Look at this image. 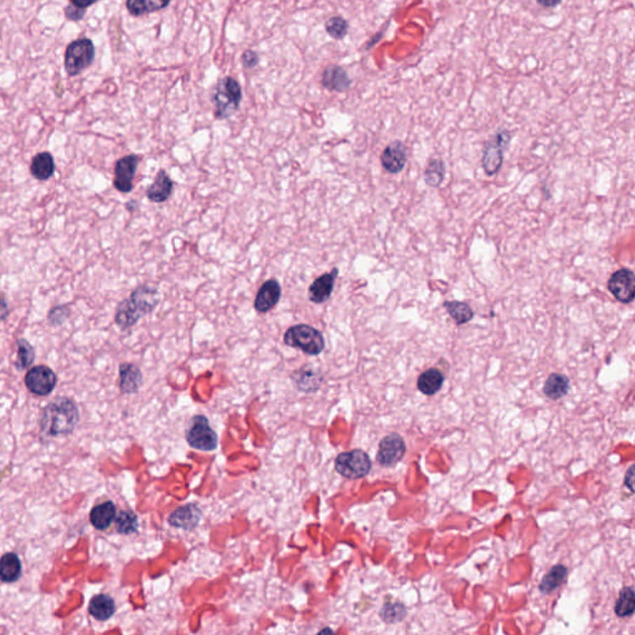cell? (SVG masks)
I'll list each match as a JSON object with an SVG mask.
<instances>
[{
	"instance_id": "cell-1",
	"label": "cell",
	"mask_w": 635,
	"mask_h": 635,
	"mask_svg": "<svg viewBox=\"0 0 635 635\" xmlns=\"http://www.w3.org/2000/svg\"><path fill=\"white\" fill-rule=\"evenodd\" d=\"M80 420L79 408L69 397H59L44 408L40 417V428L50 436H65L75 429Z\"/></svg>"
},
{
	"instance_id": "cell-2",
	"label": "cell",
	"mask_w": 635,
	"mask_h": 635,
	"mask_svg": "<svg viewBox=\"0 0 635 635\" xmlns=\"http://www.w3.org/2000/svg\"><path fill=\"white\" fill-rule=\"evenodd\" d=\"M211 102L214 106L215 117L218 119L232 117L239 111L242 102L240 83L232 77L221 79L213 88Z\"/></svg>"
},
{
	"instance_id": "cell-3",
	"label": "cell",
	"mask_w": 635,
	"mask_h": 635,
	"mask_svg": "<svg viewBox=\"0 0 635 635\" xmlns=\"http://www.w3.org/2000/svg\"><path fill=\"white\" fill-rule=\"evenodd\" d=\"M283 342L287 347L299 349L312 356L319 355L326 349L323 333L308 324L290 326L284 334Z\"/></svg>"
},
{
	"instance_id": "cell-4",
	"label": "cell",
	"mask_w": 635,
	"mask_h": 635,
	"mask_svg": "<svg viewBox=\"0 0 635 635\" xmlns=\"http://www.w3.org/2000/svg\"><path fill=\"white\" fill-rule=\"evenodd\" d=\"M95 56L96 48L90 39H77L72 41L65 53V69L67 75H80L83 69L93 64Z\"/></svg>"
},
{
	"instance_id": "cell-5",
	"label": "cell",
	"mask_w": 635,
	"mask_h": 635,
	"mask_svg": "<svg viewBox=\"0 0 635 635\" xmlns=\"http://www.w3.org/2000/svg\"><path fill=\"white\" fill-rule=\"evenodd\" d=\"M512 140V134L507 129L499 131L491 135L484 145L481 164L486 175L494 176L500 171L504 163V152L507 149Z\"/></svg>"
},
{
	"instance_id": "cell-6",
	"label": "cell",
	"mask_w": 635,
	"mask_h": 635,
	"mask_svg": "<svg viewBox=\"0 0 635 635\" xmlns=\"http://www.w3.org/2000/svg\"><path fill=\"white\" fill-rule=\"evenodd\" d=\"M373 467L368 453L361 449H354L350 452L339 454L335 460V469L349 479H360L370 473Z\"/></svg>"
},
{
	"instance_id": "cell-7",
	"label": "cell",
	"mask_w": 635,
	"mask_h": 635,
	"mask_svg": "<svg viewBox=\"0 0 635 635\" xmlns=\"http://www.w3.org/2000/svg\"><path fill=\"white\" fill-rule=\"evenodd\" d=\"M189 444L199 450L210 452L218 447V436L214 429L208 426V422L203 416L194 417L187 432Z\"/></svg>"
},
{
	"instance_id": "cell-8",
	"label": "cell",
	"mask_w": 635,
	"mask_h": 635,
	"mask_svg": "<svg viewBox=\"0 0 635 635\" xmlns=\"http://www.w3.org/2000/svg\"><path fill=\"white\" fill-rule=\"evenodd\" d=\"M58 376L53 368L46 365L34 366L25 375L27 390L36 396H48L55 390Z\"/></svg>"
},
{
	"instance_id": "cell-9",
	"label": "cell",
	"mask_w": 635,
	"mask_h": 635,
	"mask_svg": "<svg viewBox=\"0 0 635 635\" xmlns=\"http://www.w3.org/2000/svg\"><path fill=\"white\" fill-rule=\"evenodd\" d=\"M608 290L622 305H630L635 298L634 273L628 268H622L609 278Z\"/></svg>"
},
{
	"instance_id": "cell-10",
	"label": "cell",
	"mask_w": 635,
	"mask_h": 635,
	"mask_svg": "<svg viewBox=\"0 0 635 635\" xmlns=\"http://www.w3.org/2000/svg\"><path fill=\"white\" fill-rule=\"evenodd\" d=\"M139 158L137 154H129L123 156L116 161L114 166V178H113V187H116L122 194H128L134 187V176L138 169Z\"/></svg>"
},
{
	"instance_id": "cell-11",
	"label": "cell",
	"mask_w": 635,
	"mask_h": 635,
	"mask_svg": "<svg viewBox=\"0 0 635 635\" xmlns=\"http://www.w3.org/2000/svg\"><path fill=\"white\" fill-rule=\"evenodd\" d=\"M131 302L142 316L150 314L161 302L159 289L154 283H142L131 294Z\"/></svg>"
},
{
	"instance_id": "cell-12",
	"label": "cell",
	"mask_w": 635,
	"mask_h": 635,
	"mask_svg": "<svg viewBox=\"0 0 635 635\" xmlns=\"http://www.w3.org/2000/svg\"><path fill=\"white\" fill-rule=\"evenodd\" d=\"M406 443L403 438L399 434H390L380 442L379 452L376 460L385 467L396 464L400 462L406 453Z\"/></svg>"
},
{
	"instance_id": "cell-13",
	"label": "cell",
	"mask_w": 635,
	"mask_h": 635,
	"mask_svg": "<svg viewBox=\"0 0 635 635\" xmlns=\"http://www.w3.org/2000/svg\"><path fill=\"white\" fill-rule=\"evenodd\" d=\"M339 276V269L333 268L330 272L321 274L313 281L308 288V298L312 303L323 305L326 300H329L335 287V282Z\"/></svg>"
},
{
	"instance_id": "cell-14",
	"label": "cell",
	"mask_w": 635,
	"mask_h": 635,
	"mask_svg": "<svg viewBox=\"0 0 635 635\" xmlns=\"http://www.w3.org/2000/svg\"><path fill=\"white\" fill-rule=\"evenodd\" d=\"M282 297V287L277 279H268L262 284L261 288L257 292L255 298V310L260 314L268 313L278 305L279 299Z\"/></svg>"
},
{
	"instance_id": "cell-15",
	"label": "cell",
	"mask_w": 635,
	"mask_h": 635,
	"mask_svg": "<svg viewBox=\"0 0 635 635\" xmlns=\"http://www.w3.org/2000/svg\"><path fill=\"white\" fill-rule=\"evenodd\" d=\"M381 164L390 174H399L405 169L407 163V149L401 140H394L386 145L381 154Z\"/></svg>"
},
{
	"instance_id": "cell-16",
	"label": "cell",
	"mask_w": 635,
	"mask_h": 635,
	"mask_svg": "<svg viewBox=\"0 0 635 635\" xmlns=\"http://www.w3.org/2000/svg\"><path fill=\"white\" fill-rule=\"evenodd\" d=\"M174 192V182L164 169L158 171L154 182L147 189V198L152 203H163L169 200Z\"/></svg>"
},
{
	"instance_id": "cell-17",
	"label": "cell",
	"mask_w": 635,
	"mask_h": 635,
	"mask_svg": "<svg viewBox=\"0 0 635 635\" xmlns=\"http://www.w3.org/2000/svg\"><path fill=\"white\" fill-rule=\"evenodd\" d=\"M321 85L330 91L344 92L350 88L352 80L345 69L337 65H331L324 69L321 75Z\"/></svg>"
},
{
	"instance_id": "cell-18",
	"label": "cell",
	"mask_w": 635,
	"mask_h": 635,
	"mask_svg": "<svg viewBox=\"0 0 635 635\" xmlns=\"http://www.w3.org/2000/svg\"><path fill=\"white\" fill-rule=\"evenodd\" d=\"M30 173L32 178H35L39 182H46L50 178H53L55 173L53 154L50 152H41L35 155L30 163Z\"/></svg>"
},
{
	"instance_id": "cell-19",
	"label": "cell",
	"mask_w": 635,
	"mask_h": 635,
	"mask_svg": "<svg viewBox=\"0 0 635 635\" xmlns=\"http://www.w3.org/2000/svg\"><path fill=\"white\" fill-rule=\"evenodd\" d=\"M22 561L15 552H6L0 557V581L14 583L22 577Z\"/></svg>"
},
{
	"instance_id": "cell-20",
	"label": "cell",
	"mask_w": 635,
	"mask_h": 635,
	"mask_svg": "<svg viewBox=\"0 0 635 635\" xmlns=\"http://www.w3.org/2000/svg\"><path fill=\"white\" fill-rule=\"evenodd\" d=\"M140 318H142V315L139 314L138 310L135 309L131 299H123L122 302L117 305L116 314H114V323L122 330H128L138 323Z\"/></svg>"
},
{
	"instance_id": "cell-21",
	"label": "cell",
	"mask_w": 635,
	"mask_h": 635,
	"mask_svg": "<svg viewBox=\"0 0 635 635\" xmlns=\"http://www.w3.org/2000/svg\"><path fill=\"white\" fill-rule=\"evenodd\" d=\"M88 613L97 620H108L116 613V603L108 594H97L90 601Z\"/></svg>"
},
{
	"instance_id": "cell-22",
	"label": "cell",
	"mask_w": 635,
	"mask_h": 635,
	"mask_svg": "<svg viewBox=\"0 0 635 635\" xmlns=\"http://www.w3.org/2000/svg\"><path fill=\"white\" fill-rule=\"evenodd\" d=\"M116 516H117L116 505L112 502H105L92 509L90 521L92 526H95L97 530H106L111 526Z\"/></svg>"
},
{
	"instance_id": "cell-23",
	"label": "cell",
	"mask_w": 635,
	"mask_h": 635,
	"mask_svg": "<svg viewBox=\"0 0 635 635\" xmlns=\"http://www.w3.org/2000/svg\"><path fill=\"white\" fill-rule=\"evenodd\" d=\"M142 384V373L133 363H124L119 366V386L124 394H133Z\"/></svg>"
},
{
	"instance_id": "cell-24",
	"label": "cell",
	"mask_w": 635,
	"mask_h": 635,
	"mask_svg": "<svg viewBox=\"0 0 635 635\" xmlns=\"http://www.w3.org/2000/svg\"><path fill=\"white\" fill-rule=\"evenodd\" d=\"M444 375L438 368H428L420 375L417 380V387L423 395L433 396L442 389Z\"/></svg>"
},
{
	"instance_id": "cell-25",
	"label": "cell",
	"mask_w": 635,
	"mask_h": 635,
	"mask_svg": "<svg viewBox=\"0 0 635 635\" xmlns=\"http://www.w3.org/2000/svg\"><path fill=\"white\" fill-rule=\"evenodd\" d=\"M200 521V510L195 505L179 507L169 518V523L176 528H195Z\"/></svg>"
},
{
	"instance_id": "cell-26",
	"label": "cell",
	"mask_w": 635,
	"mask_h": 635,
	"mask_svg": "<svg viewBox=\"0 0 635 635\" xmlns=\"http://www.w3.org/2000/svg\"><path fill=\"white\" fill-rule=\"evenodd\" d=\"M570 380L562 374H551L544 385V394L551 400H560L568 394Z\"/></svg>"
},
{
	"instance_id": "cell-27",
	"label": "cell",
	"mask_w": 635,
	"mask_h": 635,
	"mask_svg": "<svg viewBox=\"0 0 635 635\" xmlns=\"http://www.w3.org/2000/svg\"><path fill=\"white\" fill-rule=\"evenodd\" d=\"M443 305L457 326H464L474 318V312L472 309V307L465 302L449 300V302H446Z\"/></svg>"
},
{
	"instance_id": "cell-28",
	"label": "cell",
	"mask_w": 635,
	"mask_h": 635,
	"mask_svg": "<svg viewBox=\"0 0 635 635\" xmlns=\"http://www.w3.org/2000/svg\"><path fill=\"white\" fill-rule=\"evenodd\" d=\"M567 573L568 571L563 565L552 567L550 572L542 578V581L540 583V591L544 594L554 592L555 589L562 586V583L566 580Z\"/></svg>"
},
{
	"instance_id": "cell-29",
	"label": "cell",
	"mask_w": 635,
	"mask_h": 635,
	"mask_svg": "<svg viewBox=\"0 0 635 635\" xmlns=\"http://www.w3.org/2000/svg\"><path fill=\"white\" fill-rule=\"evenodd\" d=\"M18 352H16L15 366L18 370H25L30 368L35 361V349L27 339H19L16 342Z\"/></svg>"
},
{
	"instance_id": "cell-30",
	"label": "cell",
	"mask_w": 635,
	"mask_h": 635,
	"mask_svg": "<svg viewBox=\"0 0 635 635\" xmlns=\"http://www.w3.org/2000/svg\"><path fill=\"white\" fill-rule=\"evenodd\" d=\"M634 608L635 597L633 588H623V589L620 591V597H618L617 602H615L614 612H615V614H617L618 617H620V618H624V617H629V615L634 613Z\"/></svg>"
},
{
	"instance_id": "cell-31",
	"label": "cell",
	"mask_w": 635,
	"mask_h": 635,
	"mask_svg": "<svg viewBox=\"0 0 635 635\" xmlns=\"http://www.w3.org/2000/svg\"><path fill=\"white\" fill-rule=\"evenodd\" d=\"M446 176V166L442 159H431L425 171V182L427 185L437 187L442 184Z\"/></svg>"
},
{
	"instance_id": "cell-32",
	"label": "cell",
	"mask_w": 635,
	"mask_h": 635,
	"mask_svg": "<svg viewBox=\"0 0 635 635\" xmlns=\"http://www.w3.org/2000/svg\"><path fill=\"white\" fill-rule=\"evenodd\" d=\"M114 520H116V530L119 534H134L138 530V518L131 510H123Z\"/></svg>"
},
{
	"instance_id": "cell-33",
	"label": "cell",
	"mask_w": 635,
	"mask_h": 635,
	"mask_svg": "<svg viewBox=\"0 0 635 635\" xmlns=\"http://www.w3.org/2000/svg\"><path fill=\"white\" fill-rule=\"evenodd\" d=\"M326 30L331 38L342 40L349 32V22L342 16H333L326 22Z\"/></svg>"
},
{
	"instance_id": "cell-34",
	"label": "cell",
	"mask_w": 635,
	"mask_h": 635,
	"mask_svg": "<svg viewBox=\"0 0 635 635\" xmlns=\"http://www.w3.org/2000/svg\"><path fill=\"white\" fill-rule=\"evenodd\" d=\"M69 318V307L67 305H56L48 312V321L50 326H62Z\"/></svg>"
},
{
	"instance_id": "cell-35",
	"label": "cell",
	"mask_w": 635,
	"mask_h": 635,
	"mask_svg": "<svg viewBox=\"0 0 635 635\" xmlns=\"http://www.w3.org/2000/svg\"><path fill=\"white\" fill-rule=\"evenodd\" d=\"M126 6H127V11H129L131 15L140 16L145 15V14L148 13L145 0H127Z\"/></svg>"
},
{
	"instance_id": "cell-36",
	"label": "cell",
	"mask_w": 635,
	"mask_h": 635,
	"mask_svg": "<svg viewBox=\"0 0 635 635\" xmlns=\"http://www.w3.org/2000/svg\"><path fill=\"white\" fill-rule=\"evenodd\" d=\"M85 13L86 9H81L79 6H72V4H69V6L65 8V16H66L67 20H71V22L82 20V18L85 16Z\"/></svg>"
},
{
	"instance_id": "cell-37",
	"label": "cell",
	"mask_w": 635,
	"mask_h": 635,
	"mask_svg": "<svg viewBox=\"0 0 635 635\" xmlns=\"http://www.w3.org/2000/svg\"><path fill=\"white\" fill-rule=\"evenodd\" d=\"M258 61H260L258 54L253 50H246L245 53L242 54V64H243L246 69L256 67Z\"/></svg>"
},
{
	"instance_id": "cell-38",
	"label": "cell",
	"mask_w": 635,
	"mask_h": 635,
	"mask_svg": "<svg viewBox=\"0 0 635 635\" xmlns=\"http://www.w3.org/2000/svg\"><path fill=\"white\" fill-rule=\"evenodd\" d=\"M148 13L159 11L171 4V0H145Z\"/></svg>"
},
{
	"instance_id": "cell-39",
	"label": "cell",
	"mask_w": 635,
	"mask_h": 635,
	"mask_svg": "<svg viewBox=\"0 0 635 635\" xmlns=\"http://www.w3.org/2000/svg\"><path fill=\"white\" fill-rule=\"evenodd\" d=\"M9 314H11V308H9V305H8L6 295L0 293V323L6 321Z\"/></svg>"
},
{
	"instance_id": "cell-40",
	"label": "cell",
	"mask_w": 635,
	"mask_h": 635,
	"mask_svg": "<svg viewBox=\"0 0 635 635\" xmlns=\"http://www.w3.org/2000/svg\"><path fill=\"white\" fill-rule=\"evenodd\" d=\"M634 467L631 465L628 472H627V475H625L624 484L625 486L629 488L630 490H634Z\"/></svg>"
},
{
	"instance_id": "cell-41",
	"label": "cell",
	"mask_w": 635,
	"mask_h": 635,
	"mask_svg": "<svg viewBox=\"0 0 635 635\" xmlns=\"http://www.w3.org/2000/svg\"><path fill=\"white\" fill-rule=\"evenodd\" d=\"M536 3L546 9H554L556 6H560L562 0H536Z\"/></svg>"
},
{
	"instance_id": "cell-42",
	"label": "cell",
	"mask_w": 635,
	"mask_h": 635,
	"mask_svg": "<svg viewBox=\"0 0 635 635\" xmlns=\"http://www.w3.org/2000/svg\"><path fill=\"white\" fill-rule=\"evenodd\" d=\"M97 0H69L72 6H79L81 9H86L88 6H93Z\"/></svg>"
},
{
	"instance_id": "cell-43",
	"label": "cell",
	"mask_w": 635,
	"mask_h": 635,
	"mask_svg": "<svg viewBox=\"0 0 635 635\" xmlns=\"http://www.w3.org/2000/svg\"><path fill=\"white\" fill-rule=\"evenodd\" d=\"M138 201H135V200H131V201H128V203H126V208L128 210L129 213H134V211H137V210H138Z\"/></svg>"
}]
</instances>
